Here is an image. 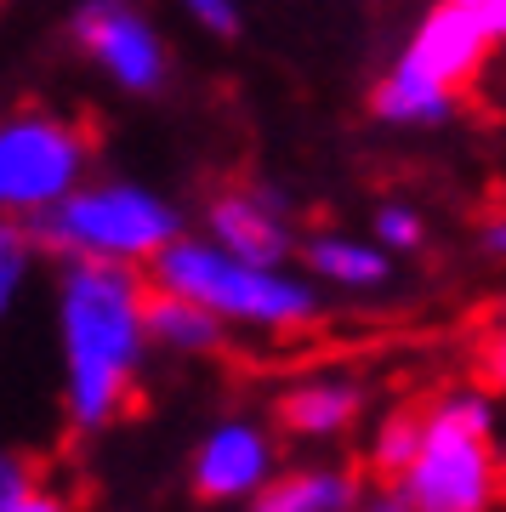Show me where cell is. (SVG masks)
Returning <instances> with one entry per match:
<instances>
[{
	"label": "cell",
	"mask_w": 506,
	"mask_h": 512,
	"mask_svg": "<svg viewBox=\"0 0 506 512\" xmlns=\"http://www.w3.org/2000/svg\"><path fill=\"white\" fill-rule=\"evenodd\" d=\"M148 274L120 262H63L52 296L57 393L74 433H109L131 410L148 342Z\"/></svg>",
	"instance_id": "cell-1"
},
{
	"label": "cell",
	"mask_w": 506,
	"mask_h": 512,
	"mask_svg": "<svg viewBox=\"0 0 506 512\" xmlns=\"http://www.w3.org/2000/svg\"><path fill=\"white\" fill-rule=\"evenodd\" d=\"M148 285L194 296L228 330L251 336H296L319 319V285L308 274H290V262H251L188 228L148 262Z\"/></svg>",
	"instance_id": "cell-2"
},
{
	"label": "cell",
	"mask_w": 506,
	"mask_h": 512,
	"mask_svg": "<svg viewBox=\"0 0 506 512\" xmlns=\"http://www.w3.org/2000/svg\"><path fill=\"white\" fill-rule=\"evenodd\" d=\"M495 29L478 0H438L421 12L404 52L387 63V74L370 92V114L398 131H433L444 126L461 103L478 69H484Z\"/></svg>",
	"instance_id": "cell-3"
},
{
	"label": "cell",
	"mask_w": 506,
	"mask_h": 512,
	"mask_svg": "<svg viewBox=\"0 0 506 512\" xmlns=\"http://www.w3.org/2000/svg\"><path fill=\"white\" fill-rule=\"evenodd\" d=\"M416 512H495L501 501V404L455 387L421 410V444L393 478Z\"/></svg>",
	"instance_id": "cell-4"
},
{
	"label": "cell",
	"mask_w": 506,
	"mask_h": 512,
	"mask_svg": "<svg viewBox=\"0 0 506 512\" xmlns=\"http://www.w3.org/2000/svg\"><path fill=\"white\" fill-rule=\"evenodd\" d=\"M182 234V211L137 177H86L35 222L40 251L57 262H120L143 268Z\"/></svg>",
	"instance_id": "cell-5"
},
{
	"label": "cell",
	"mask_w": 506,
	"mask_h": 512,
	"mask_svg": "<svg viewBox=\"0 0 506 512\" xmlns=\"http://www.w3.org/2000/svg\"><path fill=\"white\" fill-rule=\"evenodd\" d=\"M91 177V137L52 109L0 120V217L35 228L74 183Z\"/></svg>",
	"instance_id": "cell-6"
},
{
	"label": "cell",
	"mask_w": 506,
	"mask_h": 512,
	"mask_svg": "<svg viewBox=\"0 0 506 512\" xmlns=\"http://www.w3.org/2000/svg\"><path fill=\"white\" fill-rule=\"evenodd\" d=\"M69 35L91 69L126 97H154L171 80V52L137 0H80Z\"/></svg>",
	"instance_id": "cell-7"
},
{
	"label": "cell",
	"mask_w": 506,
	"mask_h": 512,
	"mask_svg": "<svg viewBox=\"0 0 506 512\" xmlns=\"http://www.w3.org/2000/svg\"><path fill=\"white\" fill-rule=\"evenodd\" d=\"M279 473V439L268 421L256 416H222L199 433L194 456H188V490L205 507H234L251 501L268 478Z\"/></svg>",
	"instance_id": "cell-8"
},
{
	"label": "cell",
	"mask_w": 506,
	"mask_h": 512,
	"mask_svg": "<svg viewBox=\"0 0 506 512\" xmlns=\"http://www.w3.org/2000/svg\"><path fill=\"white\" fill-rule=\"evenodd\" d=\"M370 410V387L347 370H308L279 387L273 427L296 444H342Z\"/></svg>",
	"instance_id": "cell-9"
},
{
	"label": "cell",
	"mask_w": 506,
	"mask_h": 512,
	"mask_svg": "<svg viewBox=\"0 0 506 512\" xmlns=\"http://www.w3.org/2000/svg\"><path fill=\"white\" fill-rule=\"evenodd\" d=\"M205 234L251 262H290L296 256V211L279 188L251 183V188H222L205 205Z\"/></svg>",
	"instance_id": "cell-10"
},
{
	"label": "cell",
	"mask_w": 506,
	"mask_h": 512,
	"mask_svg": "<svg viewBox=\"0 0 506 512\" xmlns=\"http://www.w3.org/2000/svg\"><path fill=\"white\" fill-rule=\"evenodd\" d=\"M302 268L319 291L342 296H376L393 285V251L376 234H342V228L308 234L302 239Z\"/></svg>",
	"instance_id": "cell-11"
},
{
	"label": "cell",
	"mask_w": 506,
	"mask_h": 512,
	"mask_svg": "<svg viewBox=\"0 0 506 512\" xmlns=\"http://www.w3.org/2000/svg\"><path fill=\"white\" fill-rule=\"evenodd\" d=\"M359 495L364 484L347 461H302V467L273 473L245 507L251 512H353Z\"/></svg>",
	"instance_id": "cell-12"
},
{
	"label": "cell",
	"mask_w": 506,
	"mask_h": 512,
	"mask_svg": "<svg viewBox=\"0 0 506 512\" xmlns=\"http://www.w3.org/2000/svg\"><path fill=\"white\" fill-rule=\"evenodd\" d=\"M148 342L171 359H211L228 342V325L211 308H199L194 296L148 291Z\"/></svg>",
	"instance_id": "cell-13"
},
{
	"label": "cell",
	"mask_w": 506,
	"mask_h": 512,
	"mask_svg": "<svg viewBox=\"0 0 506 512\" xmlns=\"http://www.w3.org/2000/svg\"><path fill=\"white\" fill-rule=\"evenodd\" d=\"M35 262H40V239L29 222H12L0 217V325L18 313L29 279H35Z\"/></svg>",
	"instance_id": "cell-14"
},
{
	"label": "cell",
	"mask_w": 506,
	"mask_h": 512,
	"mask_svg": "<svg viewBox=\"0 0 506 512\" xmlns=\"http://www.w3.org/2000/svg\"><path fill=\"white\" fill-rule=\"evenodd\" d=\"M416 444H421V410H387L370 433V467L393 484L404 473V461L416 456Z\"/></svg>",
	"instance_id": "cell-15"
},
{
	"label": "cell",
	"mask_w": 506,
	"mask_h": 512,
	"mask_svg": "<svg viewBox=\"0 0 506 512\" xmlns=\"http://www.w3.org/2000/svg\"><path fill=\"white\" fill-rule=\"evenodd\" d=\"M370 234H376L393 256H410V251H421V245H427V217H421L416 205L387 200V205H376V217H370Z\"/></svg>",
	"instance_id": "cell-16"
},
{
	"label": "cell",
	"mask_w": 506,
	"mask_h": 512,
	"mask_svg": "<svg viewBox=\"0 0 506 512\" xmlns=\"http://www.w3.org/2000/svg\"><path fill=\"white\" fill-rule=\"evenodd\" d=\"M177 12L194 23L199 35H211V40H234L239 23H245L239 0H177Z\"/></svg>",
	"instance_id": "cell-17"
},
{
	"label": "cell",
	"mask_w": 506,
	"mask_h": 512,
	"mask_svg": "<svg viewBox=\"0 0 506 512\" xmlns=\"http://www.w3.org/2000/svg\"><path fill=\"white\" fill-rule=\"evenodd\" d=\"M35 484H40L35 467H29V461H23L18 450H6V444H0V512L12 507L18 495H29Z\"/></svg>",
	"instance_id": "cell-18"
},
{
	"label": "cell",
	"mask_w": 506,
	"mask_h": 512,
	"mask_svg": "<svg viewBox=\"0 0 506 512\" xmlns=\"http://www.w3.org/2000/svg\"><path fill=\"white\" fill-rule=\"evenodd\" d=\"M478 376H484L489 393H501L506 399V319L484 336V348H478Z\"/></svg>",
	"instance_id": "cell-19"
},
{
	"label": "cell",
	"mask_w": 506,
	"mask_h": 512,
	"mask_svg": "<svg viewBox=\"0 0 506 512\" xmlns=\"http://www.w3.org/2000/svg\"><path fill=\"white\" fill-rule=\"evenodd\" d=\"M353 512H416V501L398 490V484H381V490H364Z\"/></svg>",
	"instance_id": "cell-20"
},
{
	"label": "cell",
	"mask_w": 506,
	"mask_h": 512,
	"mask_svg": "<svg viewBox=\"0 0 506 512\" xmlns=\"http://www.w3.org/2000/svg\"><path fill=\"white\" fill-rule=\"evenodd\" d=\"M6 512H69V501H63V495H52V490H29V495H18V501H12V507Z\"/></svg>",
	"instance_id": "cell-21"
},
{
	"label": "cell",
	"mask_w": 506,
	"mask_h": 512,
	"mask_svg": "<svg viewBox=\"0 0 506 512\" xmlns=\"http://www.w3.org/2000/svg\"><path fill=\"white\" fill-rule=\"evenodd\" d=\"M484 251L495 256V262H506V211H501V217H495V222L484 228Z\"/></svg>",
	"instance_id": "cell-22"
},
{
	"label": "cell",
	"mask_w": 506,
	"mask_h": 512,
	"mask_svg": "<svg viewBox=\"0 0 506 512\" xmlns=\"http://www.w3.org/2000/svg\"><path fill=\"white\" fill-rule=\"evenodd\" d=\"M489 29H495V46H506V0H489Z\"/></svg>",
	"instance_id": "cell-23"
},
{
	"label": "cell",
	"mask_w": 506,
	"mask_h": 512,
	"mask_svg": "<svg viewBox=\"0 0 506 512\" xmlns=\"http://www.w3.org/2000/svg\"><path fill=\"white\" fill-rule=\"evenodd\" d=\"M478 6H489V0H478Z\"/></svg>",
	"instance_id": "cell-24"
},
{
	"label": "cell",
	"mask_w": 506,
	"mask_h": 512,
	"mask_svg": "<svg viewBox=\"0 0 506 512\" xmlns=\"http://www.w3.org/2000/svg\"><path fill=\"white\" fill-rule=\"evenodd\" d=\"M501 319H506V308H501Z\"/></svg>",
	"instance_id": "cell-25"
}]
</instances>
